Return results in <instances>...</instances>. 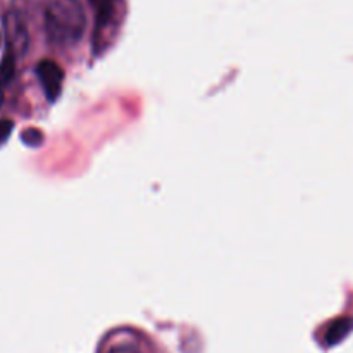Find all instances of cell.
<instances>
[{
  "instance_id": "obj_7",
  "label": "cell",
  "mask_w": 353,
  "mask_h": 353,
  "mask_svg": "<svg viewBox=\"0 0 353 353\" xmlns=\"http://www.w3.org/2000/svg\"><path fill=\"white\" fill-rule=\"evenodd\" d=\"M34 137L40 138L41 134L38 133V131H34V130H28V131H24V133H23V140L26 141L28 145H38V143H40L38 140H34Z\"/></svg>"
},
{
  "instance_id": "obj_6",
  "label": "cell",
  "mask_w": 353,
  "mask_h": 353,
  "mask_svg": "<svg viewBox=\"0 0 353 353\" xmlns=\"http://www.w3.org/2000/svg\"><path fill=\"white\" fill-rule=\"evenodd\" d=\"M12 130H14L12 121L0 119V145H3L7 140H9V137H10V133H12Z\"/></svg>"
},
{
  "instance_id": "obj_5",
  "label": "cell",
  "mask_w": 353,
  "mask_h": 353,
  "mask_svg": "<svg viewBox=\"0 0 353 353\" xmlns=\"http://www.w3.org/2000/svg\"><path fill=\"white\" fill-rule=\"evenodd\" d=\"M99 353H143L134 336L130 333H116L109 336V340L102 345Z\"/></svg>"
},
{
  "instance_id": "obj_3",
  "label": "cell",
  "mask_w": 353,
  "mask_h": 353,
  "mask_svg": "<svg viewBox=\"0 0 353 353\" xmlns=\"http://www.w3.org/2000/svg\"><path fill=\"white\" fill-rule=\"evenodd\" d=\"M3 33H6L7 55L12 59L23 57L30 45V33L24 17L17 10L10 9L3 14Z\"/></svg>"
},
{
  "instance_id": "obj_2",
  "label": "cell",
  "mask_w": 353,
  "mask_h": 353,
  "mask_svg": "<svg viewBox=\"0 0 353 353\" xmlns=\"http://www.w3.org/2000/svg\"><path fill=\"white\" fill-rule=\"evenodd\" d=\"M97 12L93 30V52L102 54L117 37L124 16V0H90Z\"/></svg>"
},
{
  "instance_id": "obj_1",
  "label": "cell",
  "mask_w": 353,
  "mask_h": 353,
  "mask_svg": "<svg viewBox=\"0 0 353 353\" xmlns=\"http://www.w3.org/2000/svg\"><path fill=\"white\" fill-rule=\"evenodd\" d=\"M86 16L79 0H48L45 6V31L59 47H71L81 40Z\"/></svg>"
},
{
  "instance_id": "obj_8",
  "label": "cell",
  "mask_w": 353,
  "mask_h": 353,
  "mask_svg": "<svg viewBox=\"0 0 353 353\" xmlns=\"http://www.w3.org/2000/svg\"><path fill=\"white\" fill-rule=\"evenodd\" d=\"M3 102V92H2V81H0V105H2Z\"/></svg>"
},
{
  "instance_id": "obj_4",
  "label": "cell",
  "mask_w": 353,
  "mask_h": 353,
  "mask_svg": "<svg viewBox=\"0 0 353 353\" xmlns=\"http://www.w3.org/2000/svg\"><path fill=\"white\" fill-rule=\"evenodd\" d=\"M37 74L40 78L41 86H43V92L47 95V99L50 102L57 100V97L61 95L62 90V79H64V72L62 69L55 64L54 61H45L38 62L37 65Z\"/></svg>"
}]
</instances>
